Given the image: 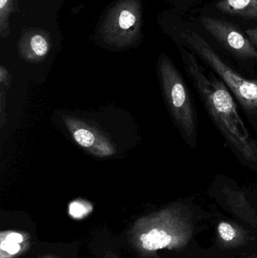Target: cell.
Wrapping results in <instances>:
<instances>
[{"label": "cell", "mask_w": 257, "mask_h": 258, "mask_svg": "<svg viewBox=\"0 0 257 258\" xmlns=\"http://www.w3.org/2000/svg\"><path fill=\"white\" fill-rule=\"evenodd\" d=\"M16 3L17 0H0V33L3 37L10 33L9 18L16 10Z\"/></svg>", "instance_id": "9c48e42d"}, {"label": "cell", "mask_w": 257, "mask_h": 258, "mask_svg": "<svg viewBox=\"0 0 257 258\" xmlns=\"http://www.w3.org/2000/svg\"><path fill=\"white\" fill-rule=\"evenodd\" d=\"M216 6L223 13L257 19V0H221Z\"/></svg>", "instance_id": "52a82bcc"}, {"label": "cell", "mask_w": 257, "mask_h": 258, "mask_svg": "<svg viewBox=\"0 0 257 258\" xmlns=\"http://www.w3.org/2000/svg\"><path fill=\"white\" fill-rule=\"evenodd\" d=\"M39 258H60L57 257V256L53 255V254H43V255L39 256Z\"/></svg>", "instance_id": "5bb4252c"}, {"label": "cell", "mask_w": 257, "mask_h": 258, "mask_svg": "<svg viewBox=\"0 0 257 258\" xmlns=\"http://www.w3.org/2000/svg\"><path fill=\"white\" fill-rule=\"evenodd\" d=\"M246 33L248 36L251 43L257 48V27L254 28L248 29L246 30Z\"/></svg>", "instance_id": "7c38bea8"}, {"label": "cell", "mask_w": 257, "mask_h": 258, "mask_svg": "<svg viewBox=\"0 0 257 258\" xmlns=\"http://www.w3.org/2000/svg\"><path fill=\"white\" fill-rule=\"evenodd\" d=\"M161 74L174 117L187 144L195 147L197 118L191 94L176 68L169 60L161 62Z\"/></svg>", "instance_id": "3957f363"}, {"label": "cell", "mask_w": 257, "mask_h": 258, "mask_svg": "<svg viewBox=\"0 0 257 258\" xmlns=\"http://www.w3.org/2000/svg\"><path fill=\"white\" fill-rule=\"evenodd\" d=\"M140 6L136 0H124L112 9L104 23L103 33L110 40L131 42L140 33Z\"/></svg>", "instance_id": "277c9868"}, {"label": "cell", "mask_w": 257, "mask_h": 258, "mask_svg": "<svg viewBox=\"0 0 257 258\" xmlns=\"http://www.w3.org/2000/svg\"><path fill=\"white\" fill-rule=\"evenodd\" d=\"M25 40L31 51L38 57H43L48 53L49 45L42 30L27 31Z\"/></svg>", "instance_id": "ba28073f"}, {"label": "cell", "mask_w": 257, "mask_h": 258, "mask_svg": "<svg viewBox=\"0 0 257 258\" xmlns=\"http://www.w3.org/2000/svg\"><path fill=\"white\" fill-rule=\"evenodd\" d=\"M105 258H119L115 254L114 252L111 251H108L105 254Z\"/></svg>", "instance_id": "4fadbf2b"}, {"label": "cell", "mask_w": 257, "mask_h": 258, "mask_svg": "<svg viewBox=\"0 0 257 258\" xmlns=\"http://www.w3.org/2000/svg\"><path fill=\"white\" fill-rule=\"evenodd\" d=\"M201 21L205 28L234 55L257 60L254 45L230 23L211 17H202Z\"/></svg>", "instance_id": "5b68a950"}, {"label": "cell", "mask_w": 257, "mask_h": 258, "mask_svg": "<svg viewBox=\"0 0 257 258\" xmlns=\"http://www.w3.org/2000/svg\"><path fill=\"white\" fill-rule=\"evenodd\" d=\"M76 142L84 147H89L93 145L95 142V136L90 131L80 128L75 132L73 135Z\"/></svg>", "instance_id": "30bf717a"}, {"label": "cell", "mask_w": 257, "mask_h": 258, "mask_svg": "<svg viewBox=\"0 0 257 258\" xmlns=\"http://www.w3.org/2000/svg\"><path fill=\"white\" fill-rule=\"evenodd\" d=\"M180 50L187 76L216 126L241 159L257 165L256 141L238 113L227 86L212 74L208 75L193 53L182 47Z\"/></svg>", "instance_id": "6da1fadb"}, {"label": "cell", "mask_w": 257, "mask_h": 258, "mask_svg": "<svg viewBox=\"0 0 257 258\" xmlns=\"http://www.w3.org/2000/svg\"><path fill=\"white\" fill-rule=\"evenodd\" d=\"M218 229L220 236L225 241H232L236 236L233 227L228 223H221L219 225Z\"/></svg>", "instance_id": "8fae6325"}, {"label": "cell", "mask_w": 257, "mask_h": 258, "mask_svg": "<svg viewBox=\"0 0 257 258\" xmlns=\"http://www.w3.org/2000/svg\"><path fill=\"white\" fill-rule=\"evenodd\" d=\"M182 36L187 46L217 74L241 106L249 113L257 116V80H247L234 71L204 38L193 30H186Z\"/></svg>", "instance_id": "7a4b0ae2"}, {"label": "cell", "mask_w": 257, "mask_h": 258, "mask_svg": "<svg viewBox=\"0 0 257 258\" xmlns=\"http://www.w3.org/2000/svg\"><path fill=\"white\" fill-rule=\"evenodd\" d=\"M31 246V236L24 231L3 230L0 233V258H18Z\"/></svg>", "instance_id": "8992f818"}]
</instances>
